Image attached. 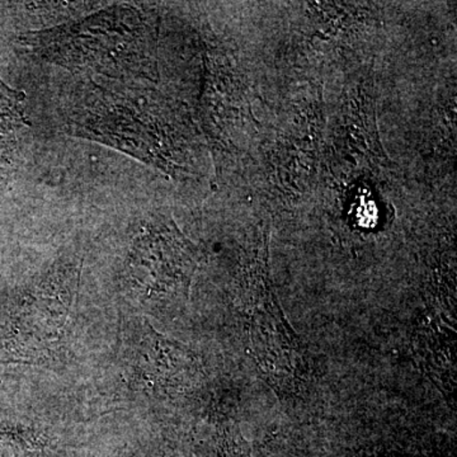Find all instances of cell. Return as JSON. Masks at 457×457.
Wrapping results in <instances>:
<instances>
[{
    "mask_svg": "<svg viewBox=\"0 0 457 457\" xmlns=\"http://www.w3.org/2000/svg\"><path fill=\"white\" fill-rule=\"evenodd\" d=\"M64 270L50 276L41 282L33 293L22 297L16 308L12 309L8 317L7 329L11 330L5 338L11 341L5 345L9 351L23 356L26 354L29 339H33L32 351L41 347L40 341L49 345L56 338L57 333L65 326L66 317L74 297V272L65 278Z\"/></svg>",
    "mask_w": 457,
    "mask_h": 457,
    "instance_id": "2",
    "label": "cell"
},
{
    "mask_svg": "<svg viewBox=\"0 0 457 457\" xmlns=\"http://www.w3.org/2000/svg\"><path fill=\"white\" fill-rule=\"evenodd\" d=\"M128 457H173L170 450L165 449L163 445L152 444L147 446L143 445L140 449L134 450Z\"/></svg>",
    "mask_w": 457,
    "mask_h": 457,
    "instance_id": "5",
    "label": "cell"
},
{
    "mask_svg": "<svg viewBox=\"0 0 457 457\" xmlns=\"http://www.w3.org/2000/svg\"><path fill=\"white\" fill-rule=\"evenodd\" d=\"M12 135H0V189L7 185L16 163V141Z\"/></svg>",
    "mask_w": 457,
    "mask_h": 457,
    "instance_id": "4",
    "label": "cell"
},
{
    "mask_svg": "<svg viewBox=\"0 0 457 457\" xmlns=\"http://www.w3.org/2000/svg\"><path fill=\"white\" fill-rule=\"evenodd\" d=\"M27 125L25 95L0 80V135H12Z\"/></svg>",
    "mask_w": 457,
    "mask_h": 457,
    "instance_id": "3",
    "label": "cell"
},
{
    "mask_svg": "<svg viewBox=\"0 0 457 457\" xmlns=\"http://www.w3.org/2000/svg\"><path fill=\"white\" fill-rule=\"evenodd\" d=\"M152 36L143 13L117 7L71 26L26 36L22 44L73 71L147 77L153 65Z\"/></svg>",
    "mask_w": 457,
    "mask_h": 457,
    "instance_id": "1",
    "label": "cell"
}]
</instances>
